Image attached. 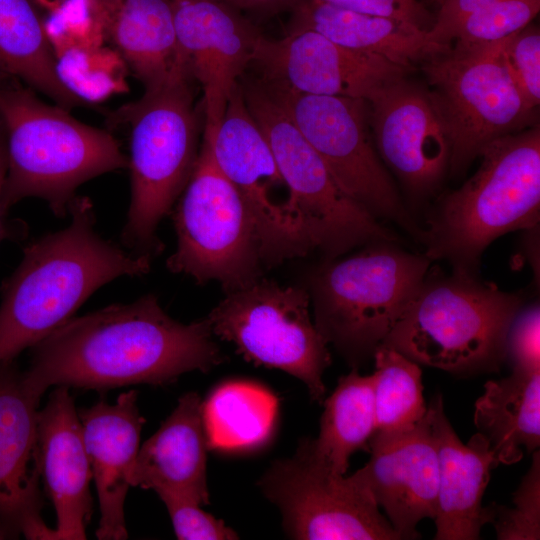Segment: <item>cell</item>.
<instances>
[{
  "label": "cell",
  "instance_id": "cell-12",
  "mask_svg": "<svg viewBox=\"0 0 540 540\" xmlns=\"http://www.w3.org/2000/svg\"><path fill=\"white\" fill-rule=\"evenodd\" d=\"M262 80L340 188L376 218L393 221L421 240L422 229L403 204L372 141L368 101L303 94Z\"/></svg>",
  "mask_w": 540,
  "mask_h": 540
},
{
  "label": "cell",
  "instance_id": "cell-5",
  "mask_svg": "<svg viewBox=\"0 0 540 540\" xmlns=\"http://www.w3.org/2000/svg\"><path fill=\"white\" fill-rule=\"evenodd\" d=\"M193 82L181 74L146 88L114 116L130 129L131 198L121 243L152 259L164 249L158 225L184 190L200 150L203 130Z\"/></svg>",
  "mask_w": 540,
  "mask_h": 540
},
{
  "label": "cell",
  "instance_id": "cell-42",
  "mask_svg": "<svg viewBox=\"0 0 540 540\" xmlns=\"http://www.w3.org/2000/svg\"><path fill=\"white\" fill-rule=\"evenodd\" d=\"M6 76H7V75H5V74H3V73L0 72V81H1L4 77H6Z\"/></svg>",
  "mask_w": 540,
  "mask_h": 540
},
{
  "label": "cell",
  "instance_id": "cell-17",
  "mask_svg": "<svg viewBox=\"0 0 540 540\" xmlns=\"http://www.w3.org/2000/svg\"><path fill=\"white\" fill-rule=\"evenodd\" d=\"M368 103L370 129L382 162L413 197L432 193L450 166L451 146L430 92L403 77Z\"/></svg>",
  "mask_w": 540,
  "mask_h": 540
},
{
  "label": "cell",
  "instance_id": "cell-30",
  "mask_svg": "<svg viewBox=\"0 0 540 540\" xmlns=\"http://www.w3.org/2000/svg\"><path fill=\"white\" fill-rule=\"evenodd\" d=\"M539 9L540 0H497L465 18L455 29L451 43L482 44L502 40L529 25Z\"/></svg>",
  "mask_w": 540,
  "mask_h": 540
},
{
  "label": "cell",
  "instance_id": "cell-33",
  "mask_svg": "<svg viewBox=\"0 0 540 540\" xmlns=\"http://www.w3.org/2000/svg\"><path fill=\"white\" fill-rule=\"evenodd\" d=\"M164 503L177 539L180 540H233L238 534L225 523L203 511L192 501L169 494L158 495Z\"/></svg>",
  "mask_w": 540,
  "mask_h": 540
},
{
  "label": "cell",
  "instance_id": "cell-4",
  "mask_svg": "<svg viewBox=\"0 0 540 540\" xmlns=\"http://www.w3.org/2000/svg\"><path fill=\"white\" fill-rule=\"evenodd\" d=\"M481 164L431 212L422 230L425 255L452 272L478 276L481 257L500 236L538 225L540 129L525 128L489 143Z\"/></svg>",
  "mask_w": 540,
  "mask_h": 540
},
{
  "label": "cell",
  "instance_id": "cell-40",
  "mask_svg": "<svg viewBox=\"0 0 540 540\" xmlns=\"http://www.w3.org/2000/svg\"><path fill=\"white\" fill-rule=\"evenodd\" d=\"M20 536L19 531L0 518V540L18 539Z\"/></svg>",
  "mask_w": 540,
  "mask_h": 540
},
{
  "label": "cell",
  "instance_id": "cell-26",
  "mask_svg": "<svg viewBox=\"0 0 540 540\" xmlns=\"http://www.w3.org/2000/svg\"><path fill=\"white\" fill-rule=\"evenodd\" d=\"M0 72L65 109L85 103L60 77L53 46L34 0H0Z\"/></svg>",
  "mask_w": 540,
  "mask_h": 540
},
{
  "label": "cell",
  "instance_id": "cell-29",
  "mask_svg": "<svg viewBox=\"0 0 540 540\" xmlns=\"http://www.w3.org/2000/svg\"><path fill=\"white\" fill-rule=\"evenodd\" d=\"M373 357L375 430L369 444L413 430L425 419L428 409L422 372L416 362L382 345Z\"/></svg>",
  "mask_w": 540,
  "mask_h": 540
},
{
  "label": "cell",
  "instance_id": "cell-19",
  "mask_svg": "<svg viewBox=\"0 0 540 540\" xmlns=\"http://www.w3.org/2000/svg\"><path fill=\"white\" fill-rule=\"evenodd\" d=\"M370 460L353 475L369 490L400 539L420 537L417 524L435 518L438 456L428 409L413 430L369 444Z\"/></svg>",
  "mask_w": 540,
  "mask_h": 540
},
{
  "label": "cell",
  "instance_id": "cell-8",
  "mask_svg": "<svg viewBox=\"0 0 540 540\" xmlns=\"http://www.w3.org/2000/svg\"><path fill=\"white\" fill-rule=\"evenodd\" d=\"M273 151L287 190L285 209L325 259L397 236L346 194L261 78L239 80Z\"/></svg>",
  "mask_w": 540,
  "mask_h": 540
},
{
  "label": "cell",
  "instance_id": "cell-28",
  "mask_svg": "<svg viewBox=\"0 0 540 540\" xmlns=\"http://www.w3.org/2000/svg\"><path fill=\"white\" fill-rule=\"evenodd\" d=\"M318 437L310 439L313 451L335 472L345 475L349 459L368 450L375 430L373 376L357 368L339 378L332 394L324 399Z\"/></svg>",
  "mask_w": 540,
  "mask_h": 540
},
{
  "label": "cell",
  "instance_id": "cell-24",
  "mask_svg": "<svg viewBox=\"0 0 540 540\" xmlns=\"http://www.w3.org/2000/svg\"><path fill=\"white\" fill-rule=\"evenodd\" d=\"M102 6L104 37L144 89L189 74L170 0H110Z\"/></svg>",
  "mask_w": 540,
  "mask_h": 540
},
{
  "label": "cell",
  "instance_id": "cell-2",
  "mask_svg": "<svg viewBox=\"0 0 540 540\" xmlns=\"http://www.w3.org/2000/svg\"><path fill=\"white\" fill-rule=\"evenodd\" d=\"M70 224L27 245L1 286L0 362L47 337L97 289L122 276H143L152 258L124 250L95 230L87 197H76Z\"/></svg>",
  "mask_w": 540,
  "mask_h": 540
},
{
  "label": "cell",
  "instance_id": "cell-25",
  "mask_svg": "<svg viewBox=\"0 0 540 540\" xmlns=\"http://www.w3.org/2000/svg\"><path fill=\"white\" fill-rule=\"evenodd\" d=\"M288 31L312 30L346 48L380 55L406 69L435 53L413 23L356 12L319 0H299Z\"/></svg>",
  "mask_w": 540,
  "mask_h": 540
},
{
  "label": "cell",
  "instance_id": "cell-18",
  "mask_svg": "<svg viewBox=\"0 0 540 540\" xmlns=\"http://www.w3.org/2000/svg\"><path fill=\"white\" fill-rule=\"evenodd\" d=\"M41 397L15 359L0 362V518L26 539L48 540L38 458Z\"/></svg>",
  "mask_w": 540,
  "mask_h": 540
},
{
  "label": "cell",
  "instance_id": "cell-31",
  "mask_svg": "<svg viewBox=\"0 0 540 540\" xmlns=\"http://www.w3.org/2000/svg\"><path fill=\"white\" fill-rule=\"evenodd\" d=\"M514 508L493 504V518L500 540L540 538V453L533 452L532 464L513 494Z\"/></svg>",
  "mask_w": 540,
  "mask_h": 540
},
{
  "label": "cell",
  "instance_id": "cell-15",
  "mask_svg": "<svg viewBox=\"0 0 540 540\" xmlns=\"http://www.w3.org/2000/svg\"><path fill=\"white\" fill-rule=\"evenodd\" d=\"M252 65L267 82L295 92L370 100L408 69L377 54L337 44L312 30L262 36Z\"/></svg>",
  "mask_w": 540,
  "mask_h": 540
},
{
  "label": "cell",
  "instance_id": "cell-3",
  "mask_svg": "<svg viewBox=\"0 0 540 540\" xmlns=\"http://www.w3.org/2000/svg\"><path fill=\"white\" fill-rule=\"evenodd\" d=\"M35 92L14 77L0 81L7 157L3 208L7 213L19 201L36 197L63 218L81 184L128 168V157L107 130L79 121Z\"/></svg>",
  "mask_w": 540,
  "mask_h": 540
},
{
  "label": "cell",
  "instance_id": "cell-11",
  "mask_svg": "<svg viewBox=\"0 0 540 540\" xmlns=\"http://www.w3.org/2000/svg\"><path fill=\"white\" fill-rule=\"evenodd\" d=\"M310 308L304 286H283L262 276L226 292L206 318L214 336L232 343L246 360L299 379L322 404V377L331 355Z\"/></svg>",
  "mask_w": 540,
  "mask_h": 540
},
{
  "label": "cell",
  "instance_id": "cell-38",
  "mask_svg": "<svg viewBox=\"0 0 540 540\" xmlns=\"http://www.w3.org/2000/svg\"><path fill=\"white\" fill-rule=\"evenodd\" d=\"M7 171V157H6V136L5 129L0 118V241L8 237V233L12 231L7 227L4 216L7 214L3 208L2 197L3 188Z\"/></svg>",
  "mask_w": 540,
  "mask_h": 540
},
{
  "label": "cell",
  "instance_id": "cell-20",
  "mask_svg": "<svg viewBox=\"0 0 540 540\" xmlns=\"http://www.w3.org/2000/svg\"><path fill=\"white\" fill-rule=\"evenodd\" d=\"M38 458L45 491L57 517L49 540L86 539L93 513L92 471L79 415L66 386H56L39 410Z\"/></svg>",
  "mask_w": 540,
  "mask_h": 540
},
{
  "label": "cell",
  "instance_id": "cell-32",
  "mask_svg": "<svg viewBox=\"0 0 540 540\" xmlns=\"http://www.w3.org/2000/svg\"><path fill=\"white\" fill-rule=\"evenodd\" d=\"M503 52L511 77L526 104L535 110L540 102V32L527 25L505 38Z\"/></svg>",
  "mask_w": 540,
  "mask_h": 540
},
{
  "label": "cell",
  "instance_id": "cell-41",
  "mask_svg": "<svg viewBox=\"0 0 540 540\" xmlns=\"http://www.w3.org/2000/svg\"><path fill=\"white\" fill-rule=\"evenodd\" d=\"M109 1H110V0H99V2H100L102 5L105 4V3H107V2H109Z\"/></svg>",
  "mask_w": 540,
  "mask_h": 540
},
{
  "label": "cell",
  "instance_id": "cell-10",
  "mask_svg": "<svg viewBox=\"0 0 540 540\" xmlns=\"http://www.w3.org/2000/svg\"><path fill=\"white\" fill-rule=\"evenodd\" d=\"M504 40L454 42L422 61L450 141L449 168L454 173L492 141L525 129L534 111L508 70Z\"/></svg>",
  "mask_w": 540,
  "mask_h": 540
},
{
  "label": "cell",
  "instance_id": "cell-35",
  "mask_svg": "<svg viewBox=\"0 0 540 540\" xmlns=\"http://www.w3.org/2000/svg\"><path fill=\"white\" fill-rule=\"evenodd\" d=\"M497 0H439L436 20L426 30V41L434 51L450 45L457 26L471 14L484 9Z\"/></svg>",
  "mask_w": 540,
  "mask_h": 540
},
{
  "label": "cell",
  "instance_id": "cell-14",
  "mask_svg": "<svg viewBox=\"0 0 540 540\" xmlns=\"http://www.w3.org/2000/svg\"><path fill=\"white\" fill-rule=\"evenodd\" d=\"M209 143L220 171L237 188L255 220L263 266L275 267L314 251L285 204L273 192L285 186L273 151L263 130L252 116L238 82Z\"/></svg>",
  "mask_w": 540,
  "mask_h": 540
},
{
  "label": "cell",
  "instance_id": "cell-36",
  "mask_svg": "<svg viewBox=\"0 0 540 540\" xmlns=\"http://www.w3.org/2000/svg\"><path fill=\"white\" fill-rule=\"evenodd\" d=\"M344 9L390 17L413 23L401 9L398 0H319ZM414 24V23H413ZM416 25V24H415Z\"/></svg>",
  "mask_w": 540,
  "mask_h": 540
},
{
  "label": "cell",
  "instance_id": "cell-27",
  "mask_svg": "<svg viewBox=\"0 0 540 540\" xmlns=\"http://www.w3.org/2000/svg\"><path fill=\"white\" fill-rule=\"evenodd\" d=\"M484 388L475 403L474 424L499 463H517L522 447L534 452L540 445V370H512L508 377L487 381Z\"/></svg>",
  "mask_w": 540,
  "mask_h": 540
},
{
  "label": "cell",
  "instance_id": "cell-6",
  "mask_svg": "<svg viewBox=\"0 0 540 540\" xmlns=\"http://www.w3.org/2000/svg\"><path fill=\"white\" fill-rule=\"evenodd\" d=\"M523 306L520 294L478 276L427 273L381 345L452 373L494 370L506 359L507 334Z\"/></svg>",
  "mask_w": 540,
  "mask_h": 540
},
{
  "label": "cell",
  "instance_id": "cell-16",
  "mask_svg": "<svg viewBox=\"0 0 540 540\" xmlns=\"http://www.w3.org/2000/svg\"><path fill=\"white\" fill-rule=\"evenodd\" d=\"M170 1L181 56L203 91V133L212 136L263 35L240 11L222 2Z\"/></svg>",
  "mask_w": 540,
  "mask_h": 540
},
{
  "label": "cell",
  "instance_id": "cell-9",
  "mask_svg": "<svg viewBox=\"0 0 540 540\" xmlns=\"http://www.w3.org/2000/svg\"><path fill=\"white\" fill-rule=\"evenodd\" d=\"M177 248L169 271L203 285L218 282L224 292L263 276L255 220L237 188L217 167L202 137L192 174L171 213Z\"/></svg>",
  "mask_w": 540,
  "mask_h": 540
},
{
  "label": "cell",
  "instance_id": "cell-23",
  "mask_svg": "<svg viewBox=\"0 0 540 540\" xmlns=\"http://www.w3.org/2000/svg\"><path fill=\"white\" fill-rule=\"evenodd\" d=\"M211 444L204 403L181 396L172 413L139 448L131 486L197 503H209L207 451Z\"/></svg>",
  "mask_w": 540,
  "mask_h": 540
},
{
  "label": "cell",
  "instance_id": "cell-1",
  "mask_svg": "<svg viewBox=\"0 0 540 540\" xmlns=\"http://www.w3.org/2000/svg\"><path fill=\"white\" fill-rule=\"evenodd\" d=\"M214 337L206 317L189 324L176 321L149 293L71 317L31 347L23 375L40 396L51 386L100 391L165 385L184 373L219 365L223 354Z\"/></svg>",
  "mask_w": 540,
  "mask_h": 540
},
{
  "label": "cell",
  "instance_id": "cell-13",
  "mask_svg": "<svg viewBox=\"0 0 540 540\" xmlns=\"http://www.w3.org/2000/svg\"><path fill=\"white\" fill-rule=\"evenodd\" d=\"M281 512L287 536L298 540H397L369 490L352 474L331 469L300 440L295 454L276 460L258 481Z\"/></svg>",
  "mask_w": 540,
  "mask_h": 540
},
{
  "label": "cell",
  "instance_id": "cell-39",
  "mask_svg": "<svg viewBox=\"0 0 540 540\" xmlns=\"http://www.w3.org/2000/svg\"><path fill=\"white\" fill-rule=\"evenodd\" d=\"M398 3L403 12L408 16V18L414 24L421 27V19L425 14L421 5L416 0H398Z\"/></svg>",
  "mask_w": 540,
  "mask_h": 540
},
{
  "label": "cell",
  "instance_id": "cell-34",
  "mask_svg": "<svg viewBox=\"0 0 540 540\" xmlns=\"http://www.w3.org/2000/svg\"><path fill=\"white\" fill-rule=\"evenodd\" d=\"M513 370H540L539 303L522 307L514 318L506 338V359Z\"/></svg>",
  "mask_w": 540,
  "mask_h": 540
},
{
  "label": "cell",
  "instance_id": "cell-37",
  "mask_svg": "<svg viewBox=\"0 0 540 540\" xmlns=\"http://www.w3.org/2000/svg\"><path fill=\"white\" fill-rule=\"evenodd\" d=\"M238 11L244 10L260 16H271L292 10L299 0H216Z\"/></svg>",
  "mask_w": 540,
  "mask_h": 540
},
{
  "label": "cell",
  "instance_id": "cell-7",
  "mask_svg": "<svg viewBox=\"0 0 540 540\" xmlns=\"http://www.w3.org/2000/svg\"><path fill=\"white\" fill-rule=\"evenodd\" d=\"M307 275L314 323L354 368L373 357L426 277L431 260L381 241Z\"/></svg>",
  "mask_w": 540,
  "mask_h": 540
},
{
  "label": "cell",
  "instance_id": "cell-21",
  "mask_svg": "<svg viewBox=\"0 0 540 540\" xmlns=\"http://www.w3.org/2000/svg\"><path fill=\"white\" fill-rule=\"evenodd\" d=\"M438 456V494L434 518L436 540L479 539L491 522L493 508L482 506L490 471L499 463L489 441L480 433L463 444L447 419L441 395L428 406Z\"/></svg>",
  "mask_w": 540,
  "mask_h": 540
},
{
  "label": "cell",
  "instance_id": "cell-22",
  "mask_svg": "<svg viewBox=\"0 0 540 540\" xmlns=\"http://www.w3.org/2000/svg\"><path fill=\"white\" fill-rule=\"evenodd\" d=\"M78 415L99 500L96 537L126 539L124 504L145 422L137 406V393L124 392L115 404L101 400Z\"/></svg>",
  "mask_w": 540,
  "mask_h": 540
}]
</instances>
